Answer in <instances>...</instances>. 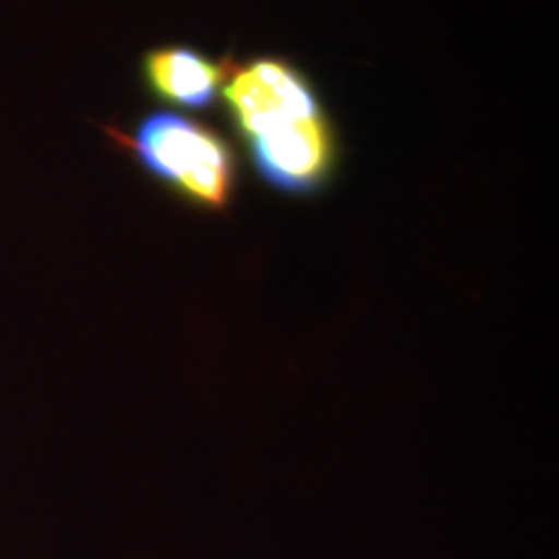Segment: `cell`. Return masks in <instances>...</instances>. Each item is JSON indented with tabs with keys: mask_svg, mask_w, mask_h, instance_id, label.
<instances>
[{
	"mask_svg": "<svg viewBox=\"0 0 559 559\" xmlns=\"http://www.w3.org/2000/svg\"><path fill=\"white\" fill-rule=\"evenodd\" d=\"M109 138L174 198L205 213H226L239 190V156L226 135L177 111H151L130 132Z\"/></svg>",
	"mask_w": 559,
	"mask_h": 559,
	"instance_id": "obj_2",
	"label": "cell"
},
{
	"mask_svg": "<svg viewBox=\"0 0 559 559\" xmlns=\"http://www.w3.org/2000/svg\"><path fill=\"white\" fill-rule=\"evenodd\" d=\"M221 102L270 190L317 198L340 169V138L317 83L280 55L230 62Z\"/></svg>",
	"mask_w": 559,
	"mask_h": 559,
	"instance_id": "obj_1",
	"label": "cell"
},
{
	"mask_svg": "<svg viewBox=\"0 0 559 559\" xmlns=\"http://www.w3.org/2000/svg\"><path fill=\"white\" fill-rule=\"evenodd\" d=\"M230 62L210 58L207 52L187 45H166L145 52L140 62V79L153 99L207 111L221 102Z\"/></svg>",
	"mask_w": 559,
	"mask_h": 559,
	"instance_id": "obj_3",
	"label": "cell"
}]
</instances>
